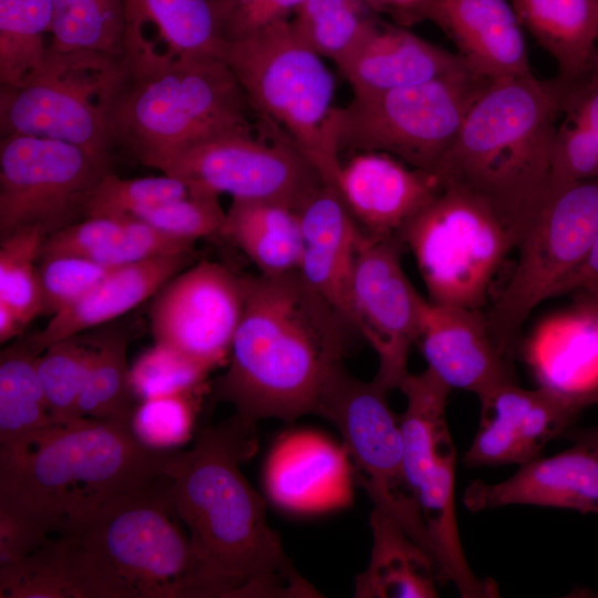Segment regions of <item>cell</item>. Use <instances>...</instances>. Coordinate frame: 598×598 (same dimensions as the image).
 Here are the masks:
<instances>
[{
	"label": "cell",
	"mask_w": 598,
	"mask_h": 598,
	"mask_svg": "<svg viewBox=\"0 0 598 598\" xmlns=\"http://www.w3.org/2000/svg\"><path fill=\"white\" fill-rule=\"evenodd\" d=\"M430 21L476 75L498 80L533 73L522 24L507 0H433Z\"/></svg>",
	"instance_id": "obj_25"
},
{
	"label": "cell",
	"mask_w": 598,
	"mask_h": 598,
	"mask_svg": "<svg viewBox=\"0 0 598 598\" xmlns=\"http://www.w3.org/2000/svg\"><path fill=\"white\" fill-rule=\"evenodd\" d=\"M188 187L177 178L152 176L122 178L106 173L94 187L86 205L87 217H121L134 215L164 202L187 196Z\"/></svg>",
	"instance_id": "obj_38"
},
{
	"label": "cell",
	"mask_w": 598,
	"mask_h": 598,
	"mask_svg": "<svg viewBox=\"0 0 598 598\" xmlns=\"http://www.w3.org/2000/svg\"><path fill=\"white\" fill-rule=\"evenodd\" d=\"M564 118L586 128L598 147V48L578 75L543 80Z\"/></svg>",
	"instance_id": "obj_45"
},
{
	"label": "cell",
	"mask_w": 598,
	"mask_h": 598,
	"mask_svg": "<svg viewBox=\"0 0 598 598\" xmlns=\"http://www.w3.org/2000/svg\"><path fill=\"white\" fill-rule=\"evenodd\" d=\"M515 13L555 60L558 75L576 76L589 64L598 40V0H512Z\"/></svg>",
	"instance_id": "obj_31"
},
{
	"label": "cell",
	"mask_w": 598,
	"mask_h": 598,
	"mask_svg": "<svg viewBox=\"0 0 598 598\" xmlns=\"http://www.w3.org/2000/svg\"><path fill=\"white\" fill-rule=\"evenodd\" d=\"M539 386L586 409L598 401V305L577 295L568 310L540 321L524 346Z\"/></svg>",
	"instance_id": "obj_24"
},
{
	"label": "cell",
	"mask_w": 598,
	"mask_h": 598,
	"mask_svg": "<svg viewBox=\"0 0 598 598\" xmlns=\"http://www.w3.org/2000/svg\"><path fill=\"white\" fill-rule=\"evenodd\" d=\"M45 237L38 228L0 237V300L14 310L24 327L42 315L35 264Z\"/></svg>",
	"instance_id": "obj_37"
},
{
	"label": "cell",
	"mask_w": 598,
	"mask_h": 598,
	"mask_svg": "<svg viewBox=\"0 0 598 598\" xmlns=\"http://www.w3.org/2000/svg\"><path fill=\"white\" fill-rule=\"evenodd\" d=\"M124 56L141 70L184 56L223 58L225 0H123Z\"/></svg>",
	"instance_id": "obj_20"
},
{
	"label": "cell",
	"mask_w": 598,
	"mask_h": 598,
	"mask_svg": "<svg viewBox=\"0 0 598 598\" xmlns=\"http://www.w3.org/2000/svg\"><path fill=\"white\" fill-rule=\"evenodd\" d=\"M131 216L172 236L196 243L204 237L221 235L226 210L217 196L189 193Z\"/></svg>",
	"instance_id": "obj_43"
},
{
	"label": "cell",
	"mask_w": 598,
	"mask_h": 598,
	"mask_svg": "<svg viewBox=\"0 0 598 598\" xmlns=\"http://www.w3.org/2000/svg\"><path fill=\"white\" fill-rule=\"evenodd\" d=\"M389 391L375 379L360 380L341 367L327 382L316 415L339 431L354 480L374 507L391 516L433 559L417 499L406 482L400 423Z\"/></svg>",
	"instance_id": "obj_12"
},
{
	"label": "cell",
	"mask_w": 598,
	"mask_h": 598,
	"mask_svg": "<svg viewBox=\"0 0 598 598\" xmlns=\"http://www.w3.org/2000/svg\"><path fill=\"white\" fill-rule=\"evenodd\" d=\"M163 475L55 538L80 598H194V558Z\"/></svg>",
	"instance_id": "obj_5"
},
{
	"label": "cell",
	"mask_w": 598,
	"mask_h": 598,
	"mask_svg": "<svg viewBox=\"0 0 598 598\" xmlns=\"http://www.w3.org/2000/svg\"><path fill=\"white\" fill-rule=\"evenodd\" d=\"M258 123L236 76L217 56H184L130 70L113 113L116 145L158 169L206 140Z\"/></svg>",
	"instance_id": "obj_6"
},
{
	"label": "cell",
	"mask_w": 598,
	"mask_h": 598,
	"mask_svg": "<svg viewBox=\"0 0 598 598\" xmlns=\"http://www.w3.org/2000/svg\"><path fill=\"white\" fill-rule=\"evenodd\" d=\"M353 481L344 446L311 430L281 435L264 466L268 497L278 507L297 514L348 506L353 497Z\"/></svg>",
	"instance_id": "obj_19"
},
{
	"label": "cell",
	"mask_w": 598,
	"mask_h": 598,
	"mask_svg": "<svg viewBox=\"0 0 598 598\" xmlns=\"http://www.w3.org/2000/svg\"><path fill=\"white\" fill-rule=\"evenodd\" d=\"M246 276L202 260L154 296L150 319L154 343L167 346L209 372L230 353L246 299Z\"/></svg>",
	"instance_id": "obj_15"
},
{
	"label": "cell",
	"mask_w": 598,
	"mask_h": 598,
	"mask_svg": "<svg viewBox=\"0 0 598 598\" xmlns=\"http://www.w3.org/2000/svg\"><path fill=\"white\" fill-rule=\"evenodd\" d=\"M566 293H598V236L587 257L560 289Z\"/></svg>",
	"instance_id": "obj_51"
},
{
	"label": "cell",
	"mask_w": 598,
	"mask_h": 598,
	"mask_svg": "<svg viewBox=\"0 0 598 598\" xmlns=\"http://www.w3.org/2000/svg\"><path fill=\"white\" fill-rule=\"evenodd\" d=\"M265 276L298 271L302 237L296 207L272 200L233 199L221 235Z\"/></svg>",
	"instance_id": "obj_30"
},
{
	"label": "cell",
	"mask_w": 598,
	"mask_h": 598,
	"mask_svg": "<svg viewBox=\"0 0 598 598\" xmlns=\"http://www.w3.org/2000/svg\"><path fill=\"white\" fill-rule=\"evenodd\" d=\"M165 454L142 445L128 421L83 417L22 454L0 456V506L62 535L163 476Z\"/></svg>",
	"instance_id": "obj_4"
},
{
	"label": "cell",
	"mask_w": 598,
	"mask_h": 598,
	"mask_svg": "<svg viewBox=\"0 0 598 598\" xmlns=\"http://www.w3.org/2000/svg\"><path fill=\"white\" fill-rule=\"evenodd\" d=\"M573 443L584 442L598 446V425L585 429H568L563 435Z\"/></svg>",
	"instance_id": "obj_54"
},
{
	"label": "cell",
	"mask_w": 598,
	"mask_h": 598,
	"mask_svg": "<svg viewBox=\"0 0 598 598\" xmlns=\"http://www.w3.org/2000/svg\"><path fill=\"white\" fill-rule=\"evenodd\" d=\"M51 0H0V85L21 86L44 66Z\"/></svg>",
	"instance_id": "obj_32"
},
{
	"label": "cell",
	"mask_w": 598,
	"mask_h": 598,
	"mask_svg": "<svg viewBox=\"0 0 598 598\" xmlns=\"http://www.w3.org/2000/svg\"><path fill=\"white\" fill-rule=\"evenodd\" d=\"M86 341L89 358L81 415L130 422L135 396L131 386L126 334L117 328H109Z\"/></svg>",
	"instance_id": "obj_33"
},
{
	"label": "cell",
	"mask_w": 598,
	"mask_h": 598,
	"mask_svg": "<svg viewBox=\"0 0 598 598\" xmlns=\"http://www.w3.org/2000/svg\"><path fill=\"white\" fill-rule=\"evenodd\" d=\"M341 161L334 186L363 233L398 236L443 188L437 175L382 152L352 153Z\"/></svg>",
	"instance_id": "obj_21"
},
{
	"label": "cell",
	"mask_w": 598,
	"mask_h": 598,
	"mask_svg": "<svg viewBox=\"0 0 598 598\" xmlns=\"http://www.w3.org/2000/svg\"><path fill=\"white\" fill-rule=\"evenodd\" d=\"M489 81L465 68L411 86L352 95L347 105L332 110L329 146L339 157L382 152L435 174Z\"/></svg>",
	"instance_id": "obj_8"
},
{
	"label": "cell",
	"mask_w": 598,
	"mask_h": 598,
	"mask_svg": "<svg viewBox=\"0 0 598 598\" xmlns=\"http://www.w3.org/2000/svg\"><path fill=\"white\" fill-rule=\"evenodd\" d=\"M297 210L302 237L297 272L353 328L351 285L357 251L364 233L337 187L328 183L312 190Z\"/></svg>",
	"instance_id": "obj_23"
},
{
	"label": "cell",
	"mask_w": 598,
	"mask_h": 598,
	"mask_svg": "<svg viewBox=\"0 0 598 598\" xmlns=\"http://www.w3.org/2000/svg\"><path fill=\"white\" fill-rule=\"evenodd\" d=\"M118 267L79 256L39 259L37 274L42 315L53 317L69 308Z\"/></svg>",
	"instance_id": "obj_42"
},
{
	"label": "cell",
	"mask_w": 598,
	"mask_h": 598,
	"mask_svg": "<svg viewBox=\"0 0 598 598\" xmlns=\"http://www.w3.org/2000/svg\"><path fill=\"white\" fill-rule=\"evenodd\" d=\"M246 280L243 316L214 400L231 404L235 415L251 425L316 415L357 331L298 272Z\"/></svg>",
	"instance_id": "obj_2"
},
{
	"label": "cell",
	"mask_w": 598,
	"mask_h": 598,
	"mask_svg": "<svg viewBox=\"0 0 598 598\" xmlns=\"http://www.w3.org/2000/svg\"><path fill=\"white\" fill-rule=\"evenodd\" d=\"M265 1L225 0L227 42L236 41L258 30Z\"/></svg>",
	"instance_id": "obj_49"
},
{
	"label": "cell",
	"mask_w": 598,
	"mask_h": 598,
	"mask_svg": "<svg viewBox=\"0 0 598 598\" xmlns=\"http://www.w3.org/2000/svg\"><path fill=\"white\" fill-rule=\"evenodd\" d=\"M111 159L33 135L0 141V237L24 228L47 236L86 218V205Z\"/></svg>",
	"instance_id": "obj_14"
},
{
	"label": "cell",
	"mask_w": 598,
	"mask_h": 598,
	"mask_svg": "<svg viewBox=\"0 0 598 598\" xmlns=\"http://www.w3.org/2000/svg\"><path fill=\"white\" fill-rule=\"evenodd\" d=\"M427 368L451 389L478 398L517 383L511 358L495 343L480 309L422 300L417 341Z\"/></svg>",
	"instance_id": "obj_18"
},
{
	"label": "cell",
	"mask_w": 598,
	"mask_h": 598,
	"mask_svg": "<svg viewBox=\"0 0 598 598\" xmlns=\"http://www.w3.org/2000/svg\"><path fill=\"white\" fill-rule=\"evenodd\" d=\"M463 503L471 512L534 505L598 514V446L576 442L556 455L522 464L503 482L476 480L466 487Z\"/></svg>",
	"instance_id": "obj_22"
},
{
	"label": "cell",
	"mask_w": 598,
	"mask_h": 598,
	"mask_svg": "<svg viewBox=\"0 0 598 598\" xmlns=\"http://www.w3.org/2000/svg\"><path fill=\"white\" fill-rule=\"evenodd\" d=\"M49 48L59 52L100 51L124 55L123 0H51Z\"/></svg>",
	"instance_id": "obj_35"
},
{
	"label": "cell",
	"mask_w": 598,
	"mask_h": 598,
	"mask_svg": "<svg viewBox=\"0 0 598 598\" xmlns=\"http://www.w3.org/2000/svg\"><path fill=\"white\" fill-rule=\"evenodd\" d=\"M559 115L551 94L533 73L491 80L435 175L443 186L484 203L517 246L550 190V152Z\"/></svg>",
	"instance_id": "obj_3"
},
{
	"label": "cell",
	"mask_w": 598,
	"mask_h": 598,
	"mask_svg": "<svg viewBox=\"0 0 598 598\" xmlns=\"http://www.w3.org/2000/svg\"><path fill=\"white\" fill-rule=\"evenodd\" d=\"M553 183L598 178V147L591 134L564 118L557 125L550 152Z\"/></svg>",
	"instance_id": "obj_46"
},
{
	"label": "cell",
	"mask_w": 598,
	"mask_h": 598,
	"mask_svg": "<svg viewBox=\"0 0 598 598\" xmlns=\"http://www.w3.org/2000/svg\"><path fill=\"white\" fill-rule=\"evenodd\" d=\"M128 78L124 55L48 48L34 78L21 86L0 85V135L52 138L111 159L113 113Z\"/></svg>",
	"instance_id": "obj_9"
},
{
	"label": "cell",
	"mask_w": 598,
	"mask_h": 598,
	"mask_svg": "<svg viewBox=\"0 0 598 598\" xmlns=\"http://www.w3.org/2000/svg\"><path fill=\"white\" fill-rule=\"evenodd\" d=\"M481 420L463 462L470 467L525 464L571 427L584 408L543 386L517 383L481 395Z\"/></svg>",
	"instance_id": "obj_17"
},
{
	"label": "cell",
	"mask_w": 598,
	"mask_h": 598,
	"mask_svg": "<svg viewBox=\"0 0 598 598\" xmlns=\"http://www.w3.org/2000/svg\"><path fill=\"white\" fill-rule=\"evenodd\" d=\"M405 247L399 236L363 234L351 285L352 324L378 357L375 380L398 389L409 373L411 346L420 333L423 297L402 267Z\"/></svg>",
	"instance_id": "obj_16"
},
{
	"label": "cell",
	"mask_w": 598,
	"mask_h": 598,
	"mask_svg": "<svg viewBox=\"0 0 598 598\" xmlns=\"http://www.w3.org/2000/svg\"><path fill=\"white\" fill-rule=\"evenodd\" d=\"M87 341L79 334L47 347L35 360L37 373L53 422L72 425L80 412L87 369Z\"/></svg>",
	"instance_id": "obj_36"
},
{
	"label": "cell",
	"mask_w": 598,
	"mask_h": 598,
	"mask_svg": "<svg viewBox=\"0 0 598 598\" xmlns=\"http://www.w3.org/2000/svg\"><path fill=\"white\" fill-rule=\"evenodd\" d=\"M370 527L371 557L367 569L355 579L354 597H437V573L429 554L379 508L374 507L370 514Z\"/></svg>",
	"instance_id": "obj_28"
},
{
	"label": "cell",
	"mask_w": 598,
	"mask_h": 598,
	"mask_svg": "<svg viewBox=\"0 0 598 598\" xmlns=\"http://www.w3.org/2000/svg\"><path fill=\"white\" fill-rule=\"evenodd\" d=\"M208 370L178 351L159 343L144 351L130 371L131 386L141 401L184 392L203 385Z\"/></svg>",
	"instance_id": "obj_41"
},
{
	"label": "cell",
	"mask_w": 598,
	"mask_h": 598,
	"mask_svg": "<svg viewBox=\"0 0 598 598\" xmlns=\"http://www.w3.org/2000/svg\"><path fill=\"white\" fill-rule=\"evenodd\" d=\"M365 0H303L290 22L323 59L338 65L379 22Z\"/></svg>",
	"instance_id": "obj_34"
},
{
	"label": "cell",
	"mask_w": 598,
	"mask_h": 598,
	"mask_svg": "<svg viewBox=\"0 0 598 598\" xmlns=\"http://www.w3.org/2000/svg\"><path fill=\"white\" fill-rule=\"evenodd\" d=\"M192 261L193 254H178L118 267L72 306L51 317L42 330L27 338L41 353L59 340L104 324L154 297Z\"/></svg>",
	"instance_id": "obj_27"
},
{
	"label": "cell",
	"mask_w": 598,
	"mask_h": 598,
	"mask_svg": "<svg viewBox=\"0 0 598 598\" xmlns=\"http://www.w3.org/2000/svg\"><path fill=\"white\" fill-rule=\"evenodd\" d=\"M303 0H266L259 18V29L282 20H290Z\"/></svg>",
	"instance_id": "obj_52"
},
{
	"label": "cell",
	"mask_w": 598,
	"mask_h": 598,
	"mask_svg": "<svg viewBox=\"0 0 598 598\" xmlns=\"http://www.w3.org/2000/svg\"><path fill=\"white\" fill-rule=\"evenodd\" d=\"M598 236V178L551 183L549 194L518 244L513 275L485 313L499 350L512 359L522 329L543 301L582 264Z\"/></svg>",
	"instance_id": "obj_11"
},
{
	"label": "cell",
	"mask_w": 598,
	"mask_h": 598,
	"mask_svg": "<svg viewBox=\"0 0 598 598\" xmlns=\"http://www.w3.org/2000/svg\"><path fill=\"white\" fill-rule=\"evenodd\" d=\"M223 59L257 117L283 131L323 181L334 185L341 158L327 137L334 79L290 20L228 42Z\"/></svg>",
	"instance_id": "obj_7"
},
{
	"label": "cell",
	"mask_w": 598,
	"mask_h": 598,
	"mask_svg": "<svg viewBox=\"0 0 598 598\" xmlns=\"http://www.w3.org/2000/svg\"><path fill=\"white\" fill-rule=\"evenodd\" d=\"M124 228V216L87 217L45 237L40 258L68 255L94 259Z\"/></svg>",
	"instance_id": "obj_47"
},
{
	"label": "cell",
	"mask_w": 598,
	"mask_h": 598,
	"mask_svg": "<svg viewBox=\"0 0 598 598\" xmlns=\"http://www.w3.org/2000/svg\"><path fill=\"white\" fill-rule=\"evenodd\" d=\"M39 354L28 338L1 351L0 456L22 454L60 429L51 417L37 373Z\"/></svg>",
	"instance_id": "obj_29"
},
{
	"label": "cell",
	"mask_w": 598,
	"mask_h": 598,
	"mask_svg": "<svg viewBox=\"0 0 598 598\" xmlns=\"http://www.w3.org/2000/svg\"><path fill=\"white\" fill-rule=\"evenodd\" d=\"M576 295H585V296L594 299L598 305V293H576Z\"/></svg>",
	"instance_id": "obj_55"
},
{
	"label": "cell",
	"mask_w": 598,
	"mask_h": 598,
	"mask_svg": "<svg viewBox=\"0 0 598 598\" xmlns=\"http://www.w3.org/2000/svg\"><path fill=\"white\" fill-rule=\"evenodd\" d=\"M378 13L389 14L395 24L411 27L430 21L433 0H365Z\"/></svg>",
	"instance_id": "obj_50"
},
{
	"label": "cell",
	"mask_w": 598,
	"mask_h": 598,
	"mask_svg": "<svg viewBox=\"0 0 598 598\" xmlns=\"http://www.w3.org/2000/svg\"><path fill=\"white\" fill-rule=\"evenodd\" d=\"M158 171L192 194L272 200L296 208L326 183L289 136L259 118L255 127L197 143L165 161Z\"/></svg>",
	"instance_id": "obj_13"
},
{
	"label": "cell",
	"mask_w": 598,
	"mask_h": 598,
	"mask_svg": "<svg viewBox=\"0 0 598 598\" xmlns=\"http://www.w3.org/2000/svg\"><path fill=\"white\" fill-rule=\"evenodd\" d=\"M195 241L164 233L140 218L124 216V228L115 241L94 259L111 267H122L147 259L193 254Z\"/></svg>",
	"instance_id": "obj_44"
},
{
	"label": "cell",
	"mask_w": 598,
	"mask_h": 598,
	"mask_svg": "<svg viewBox=\"0 0 598 598\" xmlns=\"http://www.w3.org/2000/svg\"><path fill=\"white\" fill-rule=\"evenodd\" d=\"M398 236L415 259L427 300L468 309H482L495 275L516 248L484 203L453 186H443Z\"/></svg>",
	"instance_id": "obj_10"
},
{
	"label": "cell",
	"mask_w": 598,
	"mask_h": 598,
	"mask_svg": "<svg viewBox=\"0 0 598 598\" xmlns=\"http://www.w3.org/2000/svg\"><path fill=\"white\" fill-rule=\"evenodd\" d=\"M257 446L256 425L234 415L200 427L188 450L165 454L162 473L188 530L194 598L322 597L286 554L240 470Z\"/></svg>",
	"instance_id": "obj_1"
},
{
	"label": "cell",
	"mask_w": 598,
	"mask_h": 598,
	"mask_svg": "<svg viewBox=\"0 0 598 598\" xmlns=\"http://www.w3.org/2000/svg\"><path fill=\"white\" fill-rule=\"evenodd\" d=\"M49 535L29 517L0 506V566L32 554L50 539Z\"/></svg>",
	"instance_id": "obj_48"
},
{
	"label": "cell",
	"mask_w": 598,
	"mask_h": 598,
	"mask_svg": "<svg viewBox=\"0 0 598 598\" xmlns=\"http://www.w3.org/2000/svg\"><path fill=\"white\" fill-rule=\"evenodd\" d=\"M0 597L80 598L54 538L21 560L0 566Z\"/></svg>",
	"instance_id": "obj_39"
},
{
	"label": "cell",
	"mask_w": 598,
	"mask_h": 598,
	"mask_svg": "<svg viewBox=\"0 0 598 598\" xmlns=\"http://www.w3.org/2000/svg\"><path fill=\"white\" fill-rule=\"evenodd\" d=\"M194 392L155 396L134 408L130 427L136 440L154 451H174L187 442L194 429Z\"/></svg>",
	"instance_id": "obj_40"
},
{
	"label": "cell",
	"mask_w": 598,
	"mask_h": 598,
	"mask_svg": "<svg viewBox=\"0 0 598 598\" xmlns=\"http://www.w3.org/2000/svg\"><path fill=\"white\" fill-rule=\"evenodd\" d=\"M337 68L352 95H368L423 83L467 65L457 53L406 27L379 21Z\"/></svg>",
	"instance_id": "obj_26"
},
{
	"label": "cell",
	"mask_w": 598,
	"mask_h": 598,
	"mask_svg": "<svg viewBox=\"0 0 598 598\" xmlns=\"http://www.w3.org/2000/svg\"><path fill=\"white\" fill-rule=\"evenodd\" d=\"M24 328V324L14 312V310L0 300V342L7 341L19 336Z\"/></svg>",
	"instance_id": "obj_53"
}]
</instances>
